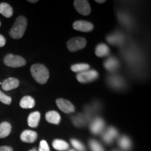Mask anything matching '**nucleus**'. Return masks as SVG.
I'll return each instance as SVG.
<instances>
[{
    "label": "nucleus",
    "instance_id": "473e14b6",
    "mask_svg": "<svg viewBox=\"0 0 151 151\" xmlns=\"http://www.w3.org/2000/svg\"><path fill=\"white\" fill-rule=\"evenodd\" d=\"M29 151H37V150H36V149H35V148H34V149H32V150H30Z\"/></svg>",
    "mask_w": 151,
    "mask_h": 151
},
{
    "label": "nucleus",
    "instance_id": "0eeeda50",
    "mask_svg": "<svg viewBox=\"0 0 151 151\" xmlns=\"http://www.w3.org/2000/svg\"><path fill=\"white\" fill-rule=\"evenodd\" d=\"M56 104L58 108L62 112L65 113H71L75 111V106L69 100L59 98L56 100Z\"/></svg>",
    "mask_w": 151,
    "mask_h": 151
},
{
    "label": "nucleus",
    "instance_id": "b1692460",
    "mask_svg": "<svg viewBox=\"0 0 151 151\" xmlns=\"http://www.w3.org/2000/svg\"><path fill=\"white\" fill-rule=\"evenodd\" d=\"M109 81H110L111 86H113L114 88H120L123 85V82H122L121 78H120V77L113 76L110 78Z\"/></svg>",
    "mask_w": 151,
    "mask_h": 151
},
{
    "label": "nucleus",
    "instance_id": "5701e85b",
    "mask_svg": "<svg viewBox=\"0 0 151 151\" xmlns=\"http://www.w3.org/2000/svg\"><path fill=\"white\" fill-rule=\"evenodd\" d=\"M106 39L111 44H117V43H120V42L122 41V37L120 35L114 34L113 35L108 36Z\"/></svg>",
    "mask_w": 151,
    "mask_h": 151
},
{
    "label": "nucleus",
    "instance_id": "f704fd0d",
    "mask_svg": "<svg viewBox=\"0 0 151 151\" xmlns=\"http://www.w3.org/2000/svg\"><path fill=\"white\" fill-rule=\"evenodd\" d=\"M0 25H1V22H0Z\"/></svg>",
    "mask_w": 151,
    "mask_h": 151
},
{
    "label": "nucleus",
    "instance_id": "6e6552de",
    "mask_svg": "<svg viewBox=\"0 0 151 151\" xmlns=\"http://www.w3.org/2000/svg\"><path fill=\"white\" fill-rule=\"evenodd\" d=\"M73 27L75 30L83 32H89L94 29V25L91 22L85 20H76L73 22Z\"/></svg>",
    "mask_w": 151,
    "mask_h": 151
},
{
    "label": "nucleus",
    "instance_id": "412c9836",
    "mask_svg": "<svg viewBox=\"0 0 151 151\" xmlns=\"http://www.w3.org/2000/svg\"><path fill=\"white\" fill-rule=\"evenodd\" d=\"M90 65L86 63H80V64H75L71 67V69L73 72L75 73H81L83 71L89 70Z\"/></svg>",
    "mask_w": 151,
    "mask_h": 151
},
{
    "label": "nucleus",
    "instance_id": "72a5a7b5",
    "mask_svg": "<svg viewBox=\"0 0 151 151\" xmlns=\"http://www.w3.org/2000/svg\"><path fill=\"white\" fill-rule=\"evenodd\" d=\"M69 151H75V150H70Z\"/></svg>",
    "mask_w": 151,
    "mask_h": 151
},
{
    "label": "nucleus",
    "instance_id": "f03ea898",
    "mask_svg": "<svg viewBox=\"0 0 151 151\" xmlns=\"http://www.w3.org/2000/svg\"><path fill=\"white\" fill-rule=\"evenodd\" d=\"M27 20L25 17L19 16L16 18L14 25L10 30L9 35L13 39H19L24 35L27 29Z\"/></svg>",
    "mask_w": 151,
    "mask_h": 151
},
{
    "label": "nucleus",
    "instance_id": "4be33fe9",
    "mask_svg": "<svg viewBox=\"0 0 151 151\" xmlns=\"http://www.w3.org/2000/svg\"><path fill=\"white\" fill-rule=\"evenodd\" d=\"M118 143L120 148L124 150H129L132 146L131 141H130V139L127 137H120V139H119Z\"/></svg>",
    "mask_w": 151,
    "mask_h": 151
},
{
    "label": "nucleus",
    "instance_id": "423d86ee",
    "mask_svg": "<svg viewBox=\"0 0 151 151\" xmlns=\"http://www.w3.org/2000/svg\"><path fill=\"white\" fill-rule=\"evenodd\" d=\"M76 11L83 16H88L91 12V8L89 2L86 0H76L73 2Z\"/></svg>",
    "mask_w": 151,
    "mask_h": 151
},
{
    "label": "nucleus",
    "instance_id": "aec40b11",
    "mask_svg": "<svg viewBox=\"0 0 151 151\" xmlns=\"http://www.w3.org/2000/svg\"><path fill=\"white\" fill-rule=\"evenodd\" d=\"M52 146L57 150L65 151L69 149V144L66 141L61 139H55L52 142Z\"/></svg>",
    "mask_w": 151,
    "mask_h": 151
},
{
    "label": "nucleus",
    "instance_id": "f8f14e48",
    "mask_svg": "<svg viewBox=\"0 0 151 151\" xmlns=\"http://www.w3.org/2000/svg\"><path fill=\"white\" fill-rule=\"evenodd\" d=\"M40 118L41 114L38 111H35V112L30 113L27 118L28 125L32 128L37 127L38 125H39V121H40Z\"/></svg>",
    "mask_w": 151,
    "mask_h": 151
},
{
    "label": "nucleus",
    "instance_id": "4468645a",
    "mask_svg": "<svg viewBox=\"0 0 151 151\" xmlns=\"http://www.w3.org/2000/svg\"><path fill=\"white\" fill-rule=\"evenodd\" d=\"M104 67L108 71H116L117 69L119 67V62L116 58L111 57L107 59L104 63Z\"/></svg>",
    "mask_w": 151,
    "mask_h": 151
},
{
    "label": "nucleus",
    "instance_id": "2eb2a0df",
    "mask_svg": "<svg viewBox=\"0 0 151 151\" xmlns=\"http://www.w3.org/2000/svg\"><path fill=\"white\" fill-rule=\"evenodd\" d=\"M20 106L22 109H32L35 106V100L30 96H24L20 100Z\"/></svg>",
    "mask_w": 151,
    "mask_h": 151
},
{
    "label": "nucleus",
    "instance_id": "39448f33",
    "mask_svg": "<svg viewBox=\"0 0 151 151\" xmlns=\"http://www.w3.org/2000/svg\"><path fill=\"white\" fill-rule=\"evenodd\" d=\"M99 77V73L96 70H87L79 73L76 76L77 80L81 83H87L96 80Z\"/></svg>",
    "mask_w": 151,
    "mask_h": 151
},
{
    "label": "nucleus",
    "instance_id": "f3484780",
    "mask_svg": "<svg viewBox=\"0 0 151 151\" xmlns=\"http://www.w3.org/2000/svg\"><path fill=\"white\" fill-rule=\"evenodd\" d=\"M109 52H110V49L105 43H99L96 47L95 55L99 58H104L109 55Z\"/></svg>",
    "mask_w": 151,
    "mask_h": 151
},
{
    "label": "nucleus",
    "instance_id": "393cba45",
    "mask_svg": "<svg viewBox=\"0 0 151 151\" xmlns=\"http://www.w3.org/2000/svg\"><path fill=\"white\" fill-rule=\"evenodd\" d=\"M90 146L92 151H104V149L103 148L102 146L98 141L93 140V139L90 140Z\"/></svg>",
    "mask_w": 151,
    "mask_h": 151
},
{
    "label": "nucleus",
    "instance_id": "a211bd4d",
    "mask_svg": "<svg viewBox=\"0 0 151 151\" xmlns=\"http://www.w3.org/2000/svg\"><path fill=\"white\" fill-rule=\"evenodd\" d=\"M13 13L14 11L12 7L9 4L4 2L0 4V14L2 16L6 18H11L13 16Z\"/></svg>",
    "mask_w": 151,
    "mask_h": 151
},
{
    "label": "nucleus",
    "instance_id": "6ab92c4d",
    "mask_svg": "<svg viewBox=\"0 0 151 151\" xmlns=\"http://www.w3.org/2000/svg\"><path fill=\"white\" fill-rule=\"evenodd\" d=\"M11 125L8 122H3L0 124V139H3L10 134Z\"/></svg>",
    "mask_w": 151,
    "mask_h": 151
},
{
    "label": "nucleus",
    "instance_id": "7c9ffc66",
    "mask_svg": "<svg viewBox=\"0 0 151 151\" xmlns=\"http://www.w3.org/2000/svg\"><path fill=\"white\" fill-rule=\"evenodd\" d=\"M96 2L99 3V4H102V3H104L105 1H96Z\"/></svg>",
    "mask_w": 151,
    "mask_h": 151
},
{
    "label": "nucleus",
    "instance_id": "f257e3e1",
    "mask_svg": "<svg viewBox=\"0 0 151 151\" xmlns=\"http://www.w3.org/2000/svg\"><path fill=\"white\" fill-rule=\"evenodd\" d=\"M32 75L37 83L40 84L46 83L49 78V71L41 64H35L30 68Z\"/></svg>",
    "mask_w": 151,
    "mask_h": 151
},
{
    "label": "nucleus",
    "instance_id": "dca6fc26",
    "mask_svg": "<svg viewBox=\"0 0 151 151\" xmlns=\"http://www.w3.org/2000/svg\"><path fill=\"white\" fill-rule=\"evenodd\" d=\"M46 119L48 122L54 124H58L60 122V114L57 111H50L46 113Z\"/></svg>",
    "mask_w": 151,
    "mask_h": 151
},
{
    "label": "nucleus",
    "instance_id": "20e7f679",
    "mask_svg": "<svg viewBox=\"0 0 151 151\" xmlns=\"http://www.w3.org/2000/svg\"><path fill=\"white\" fill-rule=\"evenodd\" d=\"M86 43L87 41L85 38L79 37H73L68 41L67 46L69 51L76 52L84 48L86 46Z\"/></svg>",
    "mask_w": 151,
    "mask_h": 151
},
{
    "label": "nucleus",
    "instance_id": "ddd939ff",
    "mask_svg": "<svg viewBox=\"0 0 151 151\" xmlns=\"http://www.w3.org/2000/svg\"><path fill=\"white\" fill-rule=\"evenodd\" d=\"M118 136V131L114 127H109L103 134V140L106 143H111L113 139Z\"/></svg>",
    "mask_w": 151,
    "mask_h": 151
},
{
    "label": "nucleus",
    "instance_id": "c756f323",
    "mask_svg": "<svg viewBox=\"0 0 151 151\" xmlns=\"http://www.w3.org/2000/svg\"><path fill=\"white\" fill-rule=\"evenodd\" d=\"M0 151H14V150L10 146H1Z\"/></svg>",
    "mask_w": 151,
    "mask_h": 151
},
{
    "label": "nucleus",
    "instance_id": "a878e982",
    "mask_svg": "<svg viewBox=\"0 0 151 151\" xmlns=\"http://www.w3.org/2000/svg\"><path fill=\"white\" fill-rule=\"evenodd\" d=\"M71 143L73 148L76 149L78 151H86V148H85L84 145L79 141L75 139H71Z\"/></svg>",
    "mask_w": 151,
    "mask_h": 151
},
{
    "label": "nucleus",
    "instance_id": "9d476101",
    "mask_svg": "<svg viewBox=\"0 0 151 151\" xmlns=\"http://www.w3.org/2000/svg\"><path fill=\"white\" fill-rule=\"evenodd\" d=\"M37 133L32 130H24L20 134V139L22 141L25 143H34L37 139Z\"/></svg>",
    "mask_w": 151,
    "mask_h": 151
},
{
    "label": "nucleus",
    "instance_id": "bb28decb",
    "mask_svg": "<svg viewBox=\"0 0 151 151\" xmlns=\"http://www.w3.org/2000/svg\"><path fill=\"white\" fill-rule=\"evenodd\" d=\"M0 101L4 104L10 105L11 104V101H12V99H11V98L9 96L5 94L4 92L0 90Z\"/></svg>",
    "mask_w": 151,
    "mask_h": 151
},
{
    "label": "nucleus",
    "instance_id": "cd10ccee",
    "mask_svg": "<svg viewBox=\"0 0 151 151\" xmlns=\"http://www.w3.org/2000/svg\"><path fill=\"white\" fill-rule=\"evenodd\" d=\"M39 151H50V148H49L48 143L45 140H42L40 142Z\"/></svg>",
    "mask_w": 151,
    "mask_h": 151
},
{
    "label": "nucleus",
    "instance_id": "1a4fd4ad",
    "mask_svg": "<svg viewBox=\"0 0 151 151\" xmlns=\"http://www.w3.org/2000/svg\"><path fill=\"white\" fill-rule=\"evenodd\" d=\"M20 84L18 79L16 78H13V77H10V78H6L1 83V88L5 91H9V90L16 89L18 88Z\"/></svg>",
    "mask_w": 151,
    "mask_h": 151
},
{
    "label": "nucleus",
    "instance_id": "7ed1b4c3",
    "mask_svg": "<svg viewBox=\"0 0 151 151\" xmlns=\"http://www.w3.org/2000/svg\"><path fill=\"white\" fill-rule=\"evenodd\" d=\"M4 63L8 67L17 68L23 67L26 65V60L20 55L8 54L4 59Z\"/></svg>",
    "mask_w": 151,
    "mask_h": 151
},
{
    "label": "nucleus",
    "instance_id": "9b49d317",
    "mask_svg": "<svg viewBox=\"0 0 151 151\" xmlns=\"http://www.w3.org/2000/svg\"><path fill=\"white\" fill-rule=\"evenodd\" d=\"M104 121L101 118H96L90 125V130L94 134H97L102 131L104 127Z\"/></svg>",
    "mask_w": 151,
    "mask_h": 151
},
{
    "label": "nucleus",
    "instance_id": "2f4dec72",
    "mask_svg": "<svg viewBox=\"0 0 151 151\" xmlns=\"http://www.w3.org/2000/svg\"><path fill=\"white\" fill-rule=\"evenodd\" d=\"M29 2H31V3H36V2H37V1H29Z\"/></svg>",
    "mask_w": 151,
    "mask_h": 151
},
{
    "label": "nucleus",
    "instance_id": "c85d7f7f",
    "mask_svg": "<svg viewBox=\"0 0 151 151\" xmlns=\"http://www.w3.org/2000/svg\"><path fill=\"white\" fill-rule=\"evenodd\" d=\"M6 44V39L4 37L0 35V47L4 46Z\"/></svg>",
    "mask_w": 151,
    "mask_h": 151
}]
</instances>
